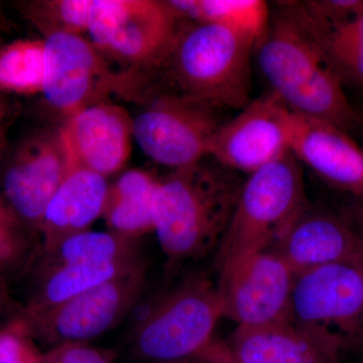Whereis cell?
<instances>
[{"mask_svg": "<svg viewBox=\"0 0 363 363\" xmlns=\"http://www.w3.org/2000/svg\"><path fill=\"white\" fill-rule=\"evenodd\" d=\"M260 72L294 113L323 119L350 131L360 125L298 2H283L271 11L269 26L255 47Z\"/></svg>", "mask_w": 363, "mask_h": 363, "instance_id": "cell-1", "label": "cell"}, {"mask_svg": "<svg viewBox=\"0 0 363 363\" xmlns=\"http://www.w3.org/2000/svg\"><path fill=\"white\" fill-rule=\"evenodd\" d=\"M243 182L235 172L203 161L157 181L154 233L168 271L218 248Z\"/></svg>", "mask_w": 363, "mask_h": 363, "instance_id": "cell-2", "label": "cell"}, {"mask_svg": "<svg viewBox=\"0 0 363 363\" xmlns=\"http://www.w3.org/2000/svg\"><path fill=\"white\" fill-rule=\"evenodd\" d=\"M257 40L214 25L180 28L164 63L179 93L223 109L250 102L252 57Z\"/></svg>", "mask_w": 363, "mask_h": 363, "instance_id": "cell-3", "label": "cell"}, {"mask_svg": "<svg viewBox=\"0 0 363 363\" xmlns=\"http://www.w3.org/2000/svg\"><path fill=\"white\" fill-rule=\"evenodd\" d=\"M308 205L302 166L292 155L248 175L215 253L217 272L271 250Z\"/></svg>", "mask_w": 363, "mask_h": 363, "instance_id": "cell-4", "label": "cell"}, {"mask_svg": "<svg viewBox=\"0 0 363 363\" xmlns=\"http://www.w3.org/2000/svg\"><path fill=\"white\" fill-rule=\"evenodd\" d=\"M223 317L216 284L207 274H193L162 296L135 324L131 354L147 363L194 358L213 341L215 327Z\"/></svg>", "mask_w": 363, "mask_h": 363, "instance_id": "cell-5", "label": "cell"}, {"mask_svg": "<svg viewBox=\"0 0 363 363\" xmlns=\"http://www.w3.org/2000/svg\"><path fill=\"white\" fill-rule=\"evenodd\" d=\"M291 321L331 363L363 348V286L357 262L296 276Z\"/></svg>", "mask_w": 363, "mask_h": 363, "instance_id": "cell-6", "label": "cell"}, {"mask_svg": "<svg viewBox=\"0 0 363 363\" xmlns=\"http://www.w3.org/2000/svg\"><path fill=\"white\" fill-rule=\"evenodd\" d=\"M145 264L101 285L43 309L21 308L16 316L35 340L50 347L88 343L116 328L145 292Z\"/></svg>", "mask_w": 363, "mask_h": 363, "instance_id": "cell-7", "label": "cell"}, {"mask_svg": "<svg viewBox=\"0 0 363 363\" xmlns=\"http://www.w3.org/2000/svg\"><path fill=\"white\" fill-rule=\"evenodd\" d=\"M225 109L186 96L164 94L133 119V138L150 159L173 169L203 161Z\"/></svg>", "mask_w": 363, "mask_h": 363, "instance_id": "cell-8", "label": "cell"}, {"mask_svg": "<svg viewBox=\"0 0 363 363\" xmlns=\"http://www.w3.org/2000/svg\"><path fill=\"white\" fill-rule=\"evenodd\" d=\"M182 18L168 1L94 0L88 33L98 51L128 65L162 63Z\"/></svg>", "mask_w": 363, "mask_h": 363, "instance_id": "cell-9", "label": "cell"}, {"mask_svg": "<svg viewBox=\"0 0 363 363\" xmlns=\"http://www.w3.org/2000/svg\"><path fill=\"white\" fill-rule=\"evenodd\" d=\"M224 317L252 327L291 320L296 274L272 250L248 255L218 272Z\"/></svg>", "mask_w": 363, "mask_h": 363, "instance_id": "cell-10", "label": "cell"}, {"mask_svg": "<svg viewBox=\"0 0 363 363\" xmlns=\"http://www.w3.org/2000/svg\"><path fill=\"white\" fill-rule=\"evenodd\" d=\"M291 111L271 90L227 119L215 133L208 157L247 175L290 154Z\"/></svg>", "mask_w": 363, "mask_h": 363, "instance_id": "cell-11", "label": "cell"}, {"mask_svg": "<svg viewBox=\"0 0 363 363\" xmlns=\"http://www.w3.org/2000/svg\"><path fill=\"white\" fill-rule=\"evenodd\" d=\"M67 166L59 130L30 136L7 166L2 178L4 198L33 233H39L45 209L66 175Z\"/></svg>", "mask_w": 363, "mask_h": 363, "instance_id": "cell-12", "label": "cell"}, {"mask_svg": "<svg viewBox=\"0 0 363 363\" xmlns=\"http://www.w3.org/2000/svg\"><path fill=\"white\" fill-rule=\"evenodd\" d=\"M59 131L68 161L105 178L130 157L133 119L117 105L85 107L66 118Z\"/></svg>", "mask_w": 363, "mask_h": 363, "instance_id": "cell-13", "label": "cell"}, {"mask_svg": "<svg viewBox=\"0 0 363 363\" xmlns=\"http://www.w3.org/2000/svg\"><path fill=\"white\" fill-rule=\"evenodd\" d=\"M43 94L66 118L92 101L105 83L107 70L101 54L82 35L56 33L45 37Z\"/></svg>", "mask_w": 363, "mask_h": 363, "instance_id": "cell-14", "label": "cell"}, {"mask_svg": "<svg viewBox=\"0 0 363 363\" xmlns=\"http://www.w3.org/2000/svg\"><path fill=\"white\" fill-rule=\"evenodd\" d=\"M290 154L333 187L363 197V147L347 131L291 112Z\"/></svg>", "mask_w": 363, "mask_h": 363, "instance_id": "cell-15", "label": "cell"}, {"mask_svg": "<svg viewBox=\"0 0 363 363\" xmlns=\"http://www.w3.org/2000/svg\"><path fill=\"white\" fill-rule=\"evenodd\" d=\"M271 250L297 276L328 264L357 262L359 242L345 215L308 205Z\"/></svg>", "mask_w": 363, "mask_h": 363, "instance_id": "cell-16", "label": "cell"}, {"mask_svg": "<svg viewBox=\"0 0 363 363\" xmlns=\"http://www.w3.org/2000/svg\"><path fill=\"white\" fill-rule=\"evenodd\" d=\"M66 175L48 205L40 224L39 250H47L62 240L89 230L104 214L108 184L106 178L68 161Z\"/></svg>", "mask_w": 363, "mask_h": 363, "instance_id": "cell-17", "label": "cell"}, {"mask_svg": "<svg viewBox=\"0 0 363 363\" xmlns=\"http://www.w3.org/2000/svg\"><path fill=\"white\" fill-rule=\"evenodd\" d=\"M226 344L238 363H331L291 320L238 326Z\"/></svg>", "mask_w": 363, "mask_h": 363, "instance_id": "cell-18", "label": "cell"}, {"mask_svg": "<svg viewBox=\"0 0 363 363\" xmlns=\"http://www.w3.org/2000/svg\"><path fill=\"white\" fill-rule=\"evenodd\" d=\"M154 176L130 169L109 186L102 217L112 233L140 240L154 231Z\"/></svg>", "mask_w": 363, "mask_h": 363, "instance_id": "cell-19", "label": "cell"}, {"mask_svg": "<svg viewBox=\"0 0 363 363\" xmlns=\"http://www.w3.org/2000/svg\"><path fill=\"white\" fill-rule=\"evenodd\" d=\"M143 264L145 260L140 259L107 264H67L33 272L35 286L28 302L21 308L37 310L58 304Z\"/></svg>", "mask_w": 363, "mask_h": 363, "instance_id": "cell-20", "label": "cell"}, {"mask_svg": "<svg viewBox=\"0 0 363 363\" xmlns=\"http://www.w3.org/2000/svg\"><path fill=\"white\" fill-rule=\"evenodd\" d=\"M138 240L111 230L83 231L69 236L50 250H39L32 267L33 272H40L67 264L143 259Z\"/></svg>", "mask_w": 363, "mask_h": 363, "instance_id": "cell-21", "label": "cell"}, {"mask_svg": "<svg viewBox=\"0 0 363 363\" xmlns=\"http://www.w3.org/2000/svg\"><path fill=\"white\" fill-rule=\"evenodd\" d=\"M183 21L214 25L243 33L257 40L264 37L271 9L264 0H169Z\"/></svg>", "mask_w": 363, "mask_h": 363, "instance_id": "cell-22", "label": "cell"}, {"mask_svg": "<svg viewBox=\"0 0 363 363\" xmlns=\"http://www.w3.org/2000/svg\"><path fill=\"white\" fill-rule=\"evenodd\" d=\"M309 28L342 84L363 89V13L326 32Z\"/></svg>", "mask_w": 363, "mask_h": 363, "instance_id": "cell-23", "label": "cell"}, {"mask_svg": "<svg viewBox=\"0 0 363 363\" xmlns=\"http://www.w3.org/2000/svg\"><path fill=\"white\" fill-rule=\"evenodd\" d=\"M45 40H23L0 51V89L20 94L42 93Z\"/></svg>", "mask_w": 363, "mask_h": 363, "instance_id": "cell-24", "label": "cell"}, {"mask_svg": "<svg viewBox=\"0 0 363 363\" xmlns=\"http://www.w3.org/2000/svg\"><path fill=\"white\" fill-rule=\"evenodd\" d=\"M33 233L0 197V286L30 272L39 247Z\"/></svg>", "mask_w": 363, "mask_h": 363, "instance_id": "cell-25", "label": "cell"}, {"mask_svg": "<svg viewBox=\"0 0 363 363\" xmlns=\"http://www.w3.org/2000/svg\"><path fill=\"white\" fill-rule=\"evenodd\" d=\"M94 0H42L23 6V13L44 33L81 35L90 25Z\"/></svg>", "mask_w": 363, "mask_h": 363, "instance_id": "cell-26", "label": "cell"}, {"mask_svg": "<svg viewBox=\"0 0 363 363\" xmlns=\"http://www.w3.org/2000/svg\"><path fill=\"white\" fill-rule=\"evenodd\" d=\"M20 320L13 317L0 329V363H42L43 353Z\"/></svg>", "mask_w": 363, "mask_h": 363, "instance_id": "cell-27", "label": "cell"}, {"mask_svg": "<svg viewBox=\"0 0 363 363\" xmlns=\"http://www.w3.org/2000/svg\"><path fill=\"white\" fill-rule=\"evenodd\" d=\"M42 363H113V357L88 343H66L43 353Z\"/></svg>", "mask_w": 363, "mask_h": 363, "instance_id": "cell-28", "label": "cell"}, {"mask_svg": "<svg viewBox=\"0 0 363 363\" xmlns=\"http://www.w3.org/2000/svg\"><path fill=\"white\" fill-rule=\"evenodd\" d=\"M194 358L199 363H238L226 343L214 340Z\"/></svg>", "mask_w": 363, "mask_h": 363, "instance_id": "cell-29", "label": "cell"}, {"mask_svg": "<svg viewBox=\"0 0 363 363\" xmlns=\"http://www.w3.org/2000/svg\"><path fill=\"white\" fill-rule=\"evenodd\" d=\"M345 216L347 217L351 225L357 233L358 242H359V252H358L357 264L363 286V205H355L350 213Z\"/></svg>", "mask_w": 363, "mask_h": 363, "instance_id": "cell-30", "label": "cell"}, {"mask_svg": "<svg viewBox=\"0 0 363 363\" xmlns=\"http://www.w3.org/2000/svg\"><path fill=\"white\" fill-rule=\"evenodd\" d=\"M7 304H9V298L6 297V289L0 286V318L6 312L7 306H9Z\"/></svg>", "mask_w": 363, "mask_h": 363, "instance_id": "cell-31", "label": "cell"}, {"mask_svg": "<svg viewBox=\"0 0 363 363\" xmlns=\"http://www.w3.org/2000/svg\"><path fill=\"white\" fill-rule=\"evenodd\" d=\"M4 107L0 105V135H1V125L2 121H4Z\"/></svg>", "mask_w": 363, "mask_h": 363, "instance_id": "cell-32", "label": "cell"}, {"mask_svg": "<svg viewBox=\"0 0 363 363\" xmlns=\"http://www.w3.org/2000/svg\"><path fill=\"white\" fill-rule=\"evenodd\" d=\"M173 363H199V362H197V359H196V358H191V359L184 360V362H173Z\"/></svg>", "mask_w": 363, "mask_h": 363, "instance_id": "cell-33", "label": "cell"}, {"mask_svg": "<svg viewBox=\"0 0 363 363\" xmlns=\"http://www.w3.org/2000/svg\"><path fill=\"white\" fill-rule=\"evenodd\" d=\"M360 125H362V130H363V116H360Z\"/></svg>", "mask_w": 363, "mask_h": 363, "instance_id": "cell-34", "label": "cell"}]
</instances>
